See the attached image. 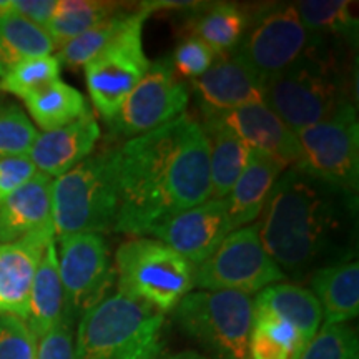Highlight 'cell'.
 Returning a JSON list of instances; mask_svg holds the SVG:
<instances>
[{
	"instance_id": "obj_1",
	"label": "cell",
	"mask_w": 359,
	"mask_h": 359,
	"mask_svg": "<svg viewBox=\"0 0 359 359\" xmlns=\"http://www.w3.org/2000/svg\"><path fill=\"white\" fill-rule=\"evenodd\" d=\"M115 231L145 236L156 224L210 200V148L203 127L182 114L115 148Z\"/></svg>"
},
{
	"instance_id": "obj_2",
	"label": "cell",
	"mask_w": 359,
	"mask_h": 359,
	"mask_svg": "<svg viewBox=\"0 0 359 359\" xmlns=\"http://www.w3.org/2000/svg\"><path fill=\"white\" fill-rule=\"evenodd\" d=\"M353 196L291 167L273 187L259 223V238L281 271L304 275L338 250Z\"/></svg>"
},
{
	"instance_id": "obj_3",
	"label": "cell",
	"mask_w": 359,
	"mask_h": 359,
	"mask_svg": "<svg viewBox=\"0 0 359 359\" xmlns=\"http://www.w3.org/2000/svg\"><path fill=\"white\" fill-rule=\"evenodd\" d=\"M165 314L122 293L80 316L75 359H160Z\"/></svg>"
},
{
	"instance_id": "obj_4",
	"label": "cell",
	"mask_w": 359,
	"mask_h": 359,
	"mask_svg": "<svg viewBox=\"0 0 359 359\" xmlns=\"http://www.w3.org/2000/svg\"><path fill=\"white\" fill-rule=\"evenodd\" d=\"M263 102L293 132L325 122L351 103L344 97L334 60L327 55L321 37H316L298 64L264 80Z\"/></svg>"
},
{
	"instance_id": "obj_5",
	"label": "cell",
	"mask_w": 359,
	"mask_h": 359,
	"mask_svg": "<svg viewBox=\"0 0 359 359\" xmlns=\"http://www.w3.org/2000/svg\"><path fill=\"white\" fill-rule=\"evenodd\" d=\"M118 215L115 148L90 155L52 182V224L57 238L114 230Z\"/></svg>"
},
{
	"instance_id": "obj_6",
	"label": "cell",
	"mask_w": 359,
	"mask_h": 359,
	"mask_svg": "<svg viewBox=\"0 0 359 359\" xmlns=\"http://www.w3.org/2000/svg\"><path fill=\"white\" fill-rule=\"evenodd\" d=\"M118 293L167 313L195 288V266L155 238L137 236L115 253Z\"/></svg>"
},
{
	"instance_id": "obj_7",
	"label": "cell",
	"mask_w": 359,
	"mask_h": 359,
	"mask_svg": "<svg viewBox=\"0 0 359 359\" xmlns=\"http://www.w3.org/2000/svg\"><path fill=\"white\" fill-rule=\"evenodd\" d=\"M173 318L212 359H248L251 296L236 291H191L173 308Z\"/></svg>"
},
{
	"instance_id": "obj_8",
	"label": "cell",
	"mask_w": 359,
	"mask_h": 359,
	"mask_svg": "<svg viewBox=\"0 0 359 359\" xmlns=\"http://www.w3.org/2000/svg\"><path fill=\"white\" fill-rule=\"evenodd\" d=\"M296 168L356 198L359 183V127L356 109L346 103L325 122L296 132Z\"/></svg>"
},
{
	"instance_id": "obj_9",
	"label": "cell",
	"mask_w": 359,
	"mask_h": 359,
	"mask_svg": "<svg viewBox=\"0 0 359 359\" xmlns=\"http://www.w3.org/2000/svg\"><path fill=\"white\" fill-rule=\"evenodd\" d=\"M285 280V273L266 253L259 223L231 231L217 251L195 268V286L203 291L253 294Z\"/></svg>"
},
{
	"instance_id": "obj_10",
	"label": "cell",
	"mask_w": 359,
	"mask_h": 359,
	"mask_svg": "<svg viewBox=\"0 0 359 359\" xmlns=\"http://www.w3.org/2000/svg\"><path fill=\"white\" fill-rule=\"evenodd\" d=\"M148 17L150 12L140 6L132 13L127 29L83 67L90 100L107 122L116 115L150 67L142 42L143 24Z\"/></svg>"
},
{
	"instance_id": "obj_11",
	"label": "cell",
	"mask_w": 359,
	"mask_h": 359,
	"mask_svg": "<svg viewBox=\"0 0 359 359\" xmlns=\"http://www.w3.org/2000/svg\"><path fill=\"white\" fill-rule=\"evenodd\" d=\"M58 243V273L65 293L67 316L74 320L110 294L115 268L105 238L98 233L62 236Z\"/></svg>"
},
{
	"instance_id": "obj_12",
	"label": "cell",
	"mask_w": 359,
	"mask_h": 359,
	"mask_svg": "<svg viewBox=\"0 0 359 359\" xmlns=\"http://www.w3.org/2000/svg\"><path fill=\"white\" fill-rule=\"evenodd\" d=\"M188 100L190 92L178 79L172 62L160 58L150 64L145 77L110 120V132L127 140L140 137L185 114Z\"/></svg>"
},
{
	"instance_id": "obj_13",
	"label": "cell",
	"mask_w": 359,
	"mask_h": 359,
	"mask_svg": "<svg viewBox=\"0 0 359 359\" xmlns=\"http://www.w3.org/2000/svg\"><path fill=\"white\" fill-rule=\"evenodd\" d=\"M316 35L303 25L294 6L269 8L246 34L236 52L268 80L298 64L311 50Z\"/></svg>"
},
{
	"instance_id": "obj_14",
	"label": "cell",
	"mask_w": 359,
	"mask_h": 359,
	"mask_svg": "<svg viewBox=\"0 0 359 359\" xmlns=\"http://www.w3.org/2000/svg\"><path fill=\"white\" fill-rule=\"evenodd\" d=\"M230 233L226 198H210L156 224L148 235L170 246L196 268L212 257Z\"/></svg>"
},
{
	"instance_id": "obj_15",
	"label": "cell",
	"mask_w": 359,
	"mask_h": 359,
	"mask_svg": "<svg viewBox=\"0 0 359 359\" xmlns=\"http://www.w3.org/2000/svg\"><path fill=\"white\" fill-rule=\"evenodd\" d=\"M52 240L53 224L17 241L0 243V314L27 321L35 271Z\"/></svg>"
},
{
	"instance_id": "obj_16",
	"label": "cell",
	"mask_w": 359,
	"mask_h": 359,
	"mask_svg": "<svg viewBox=\"0 0 359 359\" xmlns=\"http://www.w3.org/2000/svg\"><path fill=\"white\" fill-rule=\"evenodd\" d=\"M213 114L250 150L259 151V154L269 156V158L278 161L285 168H291L298 165L302 151H299L296 132L286 127L264 105V102L240 107V109L235 110L213 111Z\"/></svg>"
},
{
	"instance_id": "obj_17",
	"label": "cell",
	"mask_w": 359,
	"mask_h": 359,
	"mask_svg": "<svg viewBox=\"0 0 359 359\" xmlns=\"http://www.w3.org/2000/svg\"><path fill=\"white\" fill-rule=\"evenodd\" d=\"M206 110L226 111L262 103L264 80L236 50L223 55L193 83Z\"/></svg>"
},
{
	"instance_id": "obj_18",
	"label": "cell",
	"mask_w": 359,
	"mask_h": 359,
	"mask_svg": "<svg viewBox=\"0 0 359 359\" xmlns=\"http://www.w3.org/2000/svg\"><path fill=\"white\" fill-rule=\"evenodd\" d=\"M100 140V127L92 114L65 127L37 135L29 156L35 168L48 177H60L88 158Z\"/></svg>"
},
{
	"instance_id": "obj_19",
	"label": "cell",
	"mask_w": 359,
	"mask_h": 359,
	"mask_svg": "<svg viewBox=\"0 0 359 359\" xmlns=\"http://www.w3.org/2000/svg\"><path fill=\"white\" fill-rule=\"evenodd\" d=\"M52 182L42 172L0 203V243H11L52 224Z\"/></svg>"
},
{
	"instance_id": "obj_20",
	"label": "cell",
	"mask_w": 359,
	"mask_h": 359,
	"mask_svg": "<svg viewBox=\"0 0 359 359\" xmlns=\"http://www.w3.org/2000/svg\"><path fill=\"white\" fill-rule=\"evenodd\" d=\"M285 170L283 165L269 156L250 150L243 173L226 196L231 231L255 223V219L263 213L273 187Z\"/></svg>"
},
{
	"instance_id": "obj_21",
	"label": "cell",
	"mask_w": 359,
	"mask_h": 359,
	"mask_svg": "<svg viewBox=\"0 0 359 359\" xmlns=\"http://www.w3.org/2000/svg\"><path fill=\"white\" fill-rule=\"evenodd\" d=\"M311 293L323 311V325H346L359 313V263L343 259L314 269Z\"/></svg>"
},
{
	"instance_id": "obj_22",
	"label": "cell",
	"mask_w": 359,
	"mask_h": 359,
	"mask_svg": "<svg viewBox=\"0 0 359 359\" xmlns=\"http://www.w3.org/2000/svg\"><path fill=\"white\" fill-rule=\"evenodd\" d=\"M253 313L271 314L290 323L306 344L323 325V311L316 296L293 283H276L259 291L253 299Z\"/></svg>"
},
{
	"instance_id": "obj_23",
	"label": "cell",
	"mask_w": 359,
	"mask_h": 359,
	"mask_svg": "<svg viewBox=\"0 0 359 359\" xmlns=\"http://www.w3.org/2000/svg\"><path fill=\"white\" fill-rule=\"evenodd\" d=\"M203 116L205 123L201 127L210 148V196L217 200L226 198L243 173L250 148L224 127L213 111L203 110Z\"/></svg>"
},
{
	"instance_id": "obj_24",
	"label": "cell",
	"mask_w": 359,
	"mask_h": 359,
	"mask_svg": "<svg viewBox=\"0 0 359 359\" xmlns=\"http://www.w3.org/2000/svg\"><path fill=\"white\" fill-rule=\"evenodd\" d=\"M65 318V293L58 273L55 240H52L45 248L35 271L27 325L39 339Z\"/></svg>"
},
{
	"instance_id": "obj_25",
	"label": "cell",
	"mask_w": 359,
	"mask_h": 359,
	"mask_svg": "<svg viewBox=\"0 0 359 359\" xmlns=\"http://www.w3.org/2000/svg\"><path fill=\"white\" fill-rule=\"evenodd\" d=\"M203 6L190 19L191 37L203 42L218 57L236 50L250 24L245 8L224 2Z\"/></svg>"
},
{
	"instance_id": "obj_26",
	"label": "cell",
	"mask_w": 359,
	"mask_h": 359,
	"mask_svg": "<svg viewBox=\"0 0 359 359\" xmlns=\"http://www.w3.org/2000/svg\"><path fill=\"white\" fill-rule=\"evenodd\" d=\"M27 110L43 132L65 127L90 114L87 100L77 88L55 80L25 98Z\"/></svg>"
},
{
	"instance_id": "obj_27",
	"label": "cell",
	"mask_w": 359,
	"mask_h": 359,
	"mask_svg": "<svg viewBox=\"0 0 359 359\" xmlns=\"http://www.w3.org/2000/svg\"><path fill=\"white\" fill-rule=\"evenodd\" d=\"M125 12V4L103 0H60L45 30L55 47L70 42L110 17Z\"/></svg>"
},
{
	"instance_id": "obj_28",
	"label": "cell",
	"mask_w": 359,
	"mask_h": 359,
	"mask_svg": "<svg viewBox=\"0 0 359 359\" xmlns=\"http://www.w3.org/2000/svg\"><path fill=\"white\" fill-rule=\"evenodd\" d=\"M53 50L55 43L43 27L13 12L0 13V62L4 69L29 58L47 57Z\"/></svg>"
},
{
	"instance_id": "obj_29",
	"label": "cell",
	"mask_w": 359,
	"mask_h": 359,
	"mask_svg": "<svg viewBox=\"0 0 359 359\" xmlns=\"http://www.w3.org/2000/svg\"><path fill=\"white\" fill-rule=\"evenodd\" d=\"M306 346L290 323L271 314L253 313L248 359H296Z\"/></svg>"
},
{
	"instance_id": "obj_30",
	"label": "cell",
	"mask_w": 359,
	"mask_h": 359,
	"mask_svg": "<svg viewBox=\"0 0 359 359\" xmlns=\"http://www.w3.org/2000/svg\"><path fill=\"white\" fill-rule=\"evenodd\" d=\"M303 25L311 35H341L353 39L358 22L353 19L351 2L348 0H303L294 4Z\"/></svg>"
},
{
	"instance_id": "obj_31",
	"label": "cell",
	"mask_w": 359,
	"mask_h": 359,
	"mask_svg": "<svg viewBox=\"0 0 359 359\" xmlns=\"http://www.w3.org/2000/svg\"><path fill=\"white\" fill-rule=\"evenodd\" d=\"M133 12H122L118 15L103 20L102 24L87 30L70 42L62 45L58 50L57 60L69 69H80L85 67L92 58H95L102 50H105L120 34L127 29Z\"/></svg>"
},
{
	"instance_id": "obj_32",
	"label": "cell",
	"mask_w": 359,
	"mask_h": 359,
	"mask_svg": "<svg viewBox=\"0 0 359 359\" xmlns=\"http://www.w3.org/2000/svg\"><path fill=\"white\" fill-rule=\"evenodd\" d=\"M60 75V62L57 57H37L22 60L11 69H6V74L0 80V90L12 93L20 98H25L40 88L47 87L58 80Z\"/></svg>"
},
{
	"instance_id": "obj_33",
	"label": "cell",
	"mask_w": 359,
	"mask_h": 359,
	"mask_svg": "<svg viewBox=\"0 0 359 359\" xmlns=\"http://www.w3.org/2000/svg\"><path fill=\"white\" fill-rule=\"evenodd\" d=\"M296 359H359L356 331L348 325H321Z\"/></svg>"
},
{
	"instance_id": "obj_34",
	"label": "cell",
	"mask_w": 359,
	"mask_h": 359,
	"mask_svg": "<svg viewBox=\"0 0 359 359\" xmlns=\"http://www.w3.org/2000/svg\"><path fill=\"white\" fill-rule=\"evenodd\" d=\"M37 135V128L19 107L0 109V160L29 155Z\"/></svg>"
},
{
	"instance_id": "obj_35",
	"label": "cell",
	"mask_w": 359,
	"mask_h": 359,
	"mask_svg": "<svg viewBox=\"0 0 359 359\" xmlns=\"http://www.w3.org/2000/svg\"><path fill=\"white\" fill-rule=\"evenodd\" d=\"M39 339L27 321L0 314V359H37Z\"/></svg>"
},
{
	"instance_id": "obj_36",
	"label": "cell",
	"mask_w": 359,
	"mask_h": 359,
	"mask_svg": "<svg viewBox=\"0 0 359 359\" xmlns=\"http://www.w3.org/2000/svg\"><path fill=\"white\" fill-rule=\"evenodd\" d=\"M215 53L198 39L188 37L178 43L173 53V70L188 79H200L215 64Z\"/></svg>"
},
{
	"instance_id": "obj_37",
	"label": "cell",
	"mask_w": 359,
	"mask_h": 359,
	"mask_svg": "<svg viewBox=\"0 0 359 359\" xmlns=\"http://www.w3.org/2000/svg\"><path fill=\"white\" fill-rule=\"evenodd\" d=\"M37 168L29 155L0 160V203L35 177Z\"/></svg>"
},
{
	"instance_id": "obj_38",
	"label": "cell",
	"mask_w": 359,
	"mask_h": 359,
	"mask_svg": "<svg viewBox=\"0 0 359 359\" xmlns=\"http://www.w3.org/2000/svg\"><path fill=\"white\" fill-rule=\"evenodd\" d=\"M37 359H75L74 333L69 316L39 338Z\"/></svg>"
},
{
	"instance_id": "obj_39",
	"label": "cell",
	"mask_w": 359,
	"mask_h": 359,
	"mask_svg": "<svg viewBox=\"0 0 359 359\" xmlns=\"http://www.w3.org/2000/svg\"><path fill=\"white\" fill-rule=\"evenodd\" d=\"M58 0H11L13 13L39 27H47L53 17Z\"/></svg>"
},
{
	"instance_id": "obj_40",
	"label": "cell",
	"mask_w": 359,
	"mask_h": 359,
	"mask_svg": "<svg viewBox=\"0 0 359 359\" xmlns=\"http://www.w3.org/2000/svg\"><path fill=\"white\" fill-rule=\"evenodd\" d=\"M161 359H208L203 354L196 353V351H191V349H188V351H182V353H177V354H172V356H167V358H161Z\"/></svg>"
},
{
	"instance_id": "obj_41",
	"label": "cell",
	"mask_w": 359,
	"mask_h": 359,
	"mask_svg": "<svg viewBox=\"0 0 359 359\" xmlns=\"http://www.w3.org/2000/svg\"><path fill=\"white\" fill-rule=\"evenodd\" d=\"M6 74V69H4V65H2V62H0V77H2V75Z\"/></svg>"
}]
</instances>
